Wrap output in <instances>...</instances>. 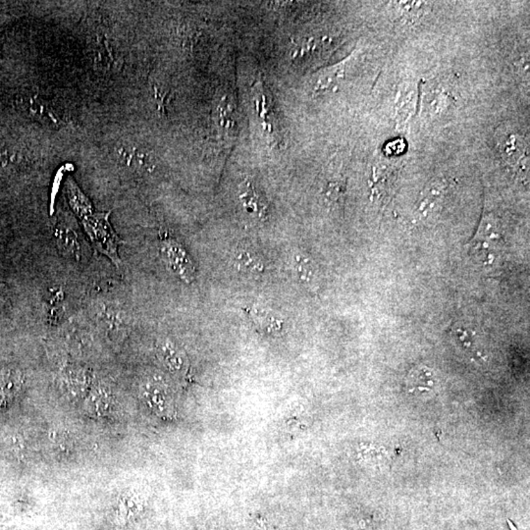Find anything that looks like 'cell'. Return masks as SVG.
Wrapping results in <instances>:
<instances>
[{
    "mask_svg": "<svg viewBox=\"0 0 530 530\" xmlns=\"http://www.w3.org/2000/svg\"><path fill=\"white\" fill-rule=\"evenodd\" d=\"M295 268L298 281L304 285L305 288L314 290L318 286L319 280L316 266L309 258L304 256H296Z\"/></svg>",
    "mask_w": 530,
    "mask_h": 530,
    "instance_id": "cell-8",
    "label": "cell"
},
{
    "mask_svg": "<svg viewBox=\"0 0 530 530\" xmlns=\"http://www.w3.org/2000/svg\"><path fill=\"white\" fill-rule=\"evenodd\" d=\"M57 242L60 249L67 254L78 256L80 247L77 238L73 231L69 228H59L57 233Z\"/></svg>",
    "mask_w": 530,
    "mask_h": 530,
    "instance_id": "cell-11",
    "label": "cell"
},
{
    "mask_svg": "<svg viewBox=\"0 0 530 530\" xmlns=\"http://www.w3.org/2000/svg\"><path fill=\"white\" fill-rule=\"evenodd\" d=\"M241 198L244 201L245 207L249 208L252 212H256L261 215L265 214V210L261 208L263 203L259 200L258 194H256L251 184L247 185V191L241 196Z\"/></svg>",
    "mask_w": 530,
    "mask_h": 530,
    "instance_id": "cell-12",
    "label": "cell"
},
{
    "mask_svg": "<svg viewBox=\"0 0 530 530\" xmlns=\"http://www.w3.org/2000/svg\"><path fill=\"white\" fill-rule=\"evenodd\" d=\"M159 358L169 371L182 375L187 369V360L184 351L173 342L165 340L159 345Z\"/></svg>",
    "mask_w": 530,
    "mask_h": 530,
    "instance_id": "cell-4",
    "label": "cell"
},
{
    "mask_svg": "<svg viewBox=\"0 0 530 530\" xmlns=\"http://www.w3.org/2000/svg\"><path fill=\"white\" fill-rule=\"evenodd\" d=\"M140 394L145 406L162 420H172L175 406L171 395L163 384L147 381L140 388Z\"/></svg>",
    "mask_w": 530,
    "mask_h": 530,
    "instance_id": "cell-2",
    "label": "cell"
},
{
    "mask_svg": "<svg viewBox=\"0 0 530 530\" xmlns=\"http://www.w3.org/2000/svg\"><path fill=\"white\" fill-rule=\"evenodd\" d=\"M235 263L239 269L247 273H261L263 265L256 254L247 249H241L235 254Z\"/></svg>",
    "mask_w": 530,
    "mask_h": 530,
    "instance_id": "cell-9",
    "label": "cell"
},
{
    "mask_svg": "<svg viewBox=\"0 0 530 530\" xmlns=\"http://www.w3.org/2000/svg\"><path fill=\"white\" fill-rule=\"evenodd\" d=\"M252 320L268 332H276L282 328V323L269 312L263 309H252Z\"/></svg>",
    "mask_w": 530,
    "mask_h": 530,
    "instance_id": "cell-10",
    "label": "cell"
},
{
    "mask_svg": "<svg viewBox=\"0 0 530 530\" xmlns=\"http://www.w3.org/2000/svg\"><path fill=\"white\" fill-rule=\"evenodd\" d=\"M256 530H268L267 524H266L265 520L256 522Z\"/></svg>",
    "mask_w": 530,
    "mask_h": 530,
    "instance_id": "cell-13",
    "label": "cell"
},
{
    "mask_svg": "<svg viewBox=\"0 0 530 530\" xmlns=\"http://www.w3.org/2000/svg\"><path fill=\"white\" fill-rule=\"evenodd\" d=\"M65 389L74 398L84 397L89 390V376L82 369H70L67 370L63 380Z\"/></svg>",
    "mask_w": 530,
    "mask_h": 530,
    "instance_id": "cell-6",
    "label": "cell"
},
{
    "mask_svg": "<svg viewBox=\"0 0 530 530\" xmlns=\"http://www.w3.org/2000/svg\"><path fill=\"white\" fill-rule=\"evenodd\" d=\"M22 374L18 370L8 369L0 372V397L13 399L22 387Z\"/></svg>",
    "mask_w": 530,
    "mask_h": 530,
    "instance_id": "cell-7",
    "label": "cell"
},
{
    "mask_svg": "<svg viewBox=\"0 0 530 530\" xmlns=\"http://www.w3.org/2000/svg\"><path fill=\"white\" fill-rule=\"evenodd\" d=\"M108 215L110 214H94L91 210L81 218L83 220L85 232L89 235L97 251L105 254L114 265H119L120 259L118 258L117 249L122 241L110 226Z\"/></svg>",
    "mask_w": 530,
    "mask_h": 530,
    "instance_id": "cell-1",
    "label": "cell"
},
{
    "mask_svg": "<svg viewBox=\"0 0 530 530\" xmlns=\"http://www.w3.org/2000/svg\"><path fill=\"white\" fill-rule=\"evenodd\" d=\"M112 402L110 391L103 385H96L88 392L85 397V411L92 416L101 418L110 413Z\"/></svg>",
    "mask_w": 530,
    "mask_h": 530,
    "instance_id": "cell-5",
    "label": "cell"
},
{
    "mask_svg": "<svg viewBox=\"0 0 530 530\" xmlns=\"http://www.w3.org/2000/svg\"><path fill=\"white\" fill-rule=\"evenodd\" d=\"M161 254L169 267L184 280L193 276V265L186 251L174 241H167L162 244Z\"/></svg>",
    "mask_w": 530,
    "mask_h": 530,
    "instance_id": "cell-3",
    "label": "cell"
}]
</instances>
